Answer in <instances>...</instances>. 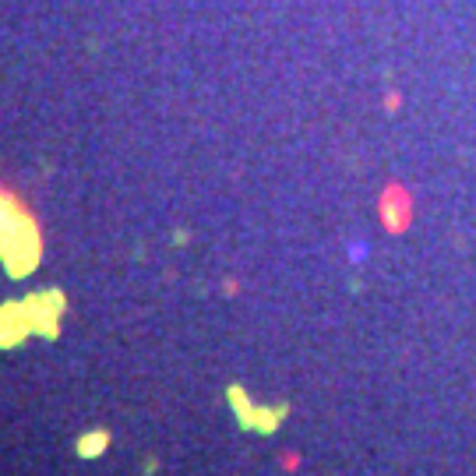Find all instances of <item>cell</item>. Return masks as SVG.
I'll use <instances>...</instances> for the list:
<instances>
[{"mask_svg":"<svg viewBox=\"0 0 476 476\" xmlns=\"http://www.w3.org/2000/svg\"><path fill=\"white\" fill-rule=\"evenodd\" d=\"M0 258L8 261L11 275H29L39 261L36 222L8 194H0Z\"/></svg>","mask_w":476,"mask_h":476,"instance_id":"cell-1","label":"cell"},{"mask_svg":"<svg viewBox=\"0 0 476 476\" xmlns=\"http://www.w3.org/2000/svg\"><path fill=\"white\" fill-rule=\"evenodd\" d=\"M78 448H82V455H95L99 448H106V434H92V438H85Z\"/></svg>","mask_w":476,"mask_h":476,"instance_id":"cell-2","label":"cell"}]
</instances>
